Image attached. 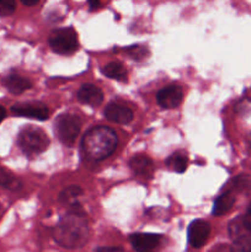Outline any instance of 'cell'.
<instances>
[{"instance_id":"1","label":"cell","mask_w":251,"mask_h":252,"mask_svg":"<svg viewBox=\"0 0 251 252\" xmlns=\"http://www.w3.org/2000/svg\"><path fill=\"white\" fill-rule=\"evenodd\" d=\"M90 235L89 223L78 212L63 217L54 228L53 236L57 244L65 249H80L88 243Z\"/></svg>"},{"instance_id":"2","label":"cell","mask_w":251,"mask_h":252,"mask_svg":"<svg viewBox=\"0 0 251 252\" xmlns=\"http://www.w3.org/2000/svg\"><path fill=\"white\" fill-rule=\"evenodd\" d=\"M81 147L88 159L100 161L115 152L117 147V135L111 128L103 126L91 128L84 135Z\"/></svg>"},{"instance_id":"3","label":"cell","mask_w":251,"mask_h":252,"mask_svg":"<svg viewBox=\"0 0 251 252\" xmlns=\"http://www.w3.org/2000/svg\"><path fill=\"white\" fill-rule=\"evenodd\" d=\"M17 143L26 155H36L43 153L49 145V138L37 127H25L17 137Z\"/></svg>"},{"instance_id":"4","label":"cell","mask_w":251,"mask_h":252,"mask_svg":"<svg viewBox=\"0 0 251 252\" xmlns=\"http://www.w3.org/2000/svg\"><path fill=\"white\" fill-rule=\"evenodd\" d=\"M49 46L58 54H71L79 48L78 34L73 29L54 30L49 36Z\"/></svg>"},{"instance_id":"5","label":"cell","mask_w":251,"mask_h":252,"mask_svg":"<svg viewBox=\"0 0 251 252\" xmlns=\"http://www.w3.org/2000/svg\"><path fill=\"white\" fill-rule=\"evenodd\" d=\"M81 121L75 115H62L57 120L56 132L59 140L65 145H73L80 133Z\"/></svg>"},{"instance_id":"6","label":"cell","mask_w":251,"mask_h":252,"mask_svg":"<svg viewBox=\"0 0 251 252\" xmlns=\"http://www.w3.org/2000/svg\"><path fill=\"white\" fill-rule=\"evenodd\" d=\"M11 112L16 116L44 121L48 118L49 110L41 102H19L11 107Z\"/></svg>"},{"instance_id":"7","label":"cell","mask_w":251,"mask_h":252,"mask_svg":"<svg viewBox=\"0 0 251 252\" xmlns=\"http://www.w3.org/2000/svg\"><path fill=\"white\" fill-rule=\"evenodd\" d=\"M130 243L137 252H157L161 245V236L157 234L137 233L130 235Z\"/></svg>"},{"instance_id":"8","label":"cell","mask_w":251,"mask_h":252,"mask_svg":"<svg viewBox=\"0 0 251 252\" xmlns=\"http://www.w3.org/2000/svg\"><path fill=\"white\" fill-rule=\"evenodd\" d=\"M209 233H211V225L207 221L194 220L188 226V241L191 246L194 249H199L207 243Z\"/></svg>"},{"instance_id":"9","label":"cell","mask_w":251,"mask_h":252,"mask_svg":"<svg viewBox=\"0 0 251 252\" xmlns=\"http://www.w3.org/2000/svg\"><path fill=\"white\" fill-rule=\"evenodd\" d=\"M182 97H184L182 89L177 85L166 86V88L161 89L157 95L159 106H161L162 108H166V110L176 108L181 103Z\"/></svg>"},{"instance_id":"10","label":"cell","mask_w":251,"mask_h":252,"mask_svg":"<svg viewBox=\"0 0 251 252\" xmlns=\"http://www.w3.org/2000/svg\"><path fill=\"white\" fill-rule=\"evenodd\" d=\"M105 117L108 121L120 125H127L133 120V112L127 106L121 105V103L112 102L106 106Z\"/></svg>"},{"instance_id":"11","label":"cell","mask_w":251,"mask_h":252,"mask_svg":"<svg viewBox=\"0 0 251 252\" xmlns=\"http://www.w3.org/2000/svg\"><path fill=\"white\" fill-rule=\"evenodd\" d=\"M78 98L80 102L90 106H98L103 100V94L97 86L93 84H85L80 88L78 93Z\"/></svg>"},{"instance_id":"12","label":"cell","mask_w":251,"mask_h":252,"mask_svg":"<svg viewBox=\"0 0 251 252\" xmlns=\"http://www.w3.org/2000/svg\"><path fill=\"white\" fill-rule=\"evenodd\" d=\"M129 167L132 169V171L134 174H137L138 176L142 177H148L150 176L154 172V166H153V161L147 157V155H135L130 159L129 161Z\"/></svg>"},{"instance_id":"13","label":"cell","mask_w":251,"mask_h":252,"mask_svg":"<svg viewBox=\"0 0 251 252\" xmlns=\"http://www.w3.org/2000/svg\"><path fill=\"white\" fill-rule=\"evenodd\" d=\"M2 84L5 85V88L10 91L14 95H20L24 91L29 90L32 86V83L26 78H22V76L16 75V74H11V75L6 76V78L2 80Z\"/></svg>"},{"instance_id":"14","label":"cell","mask_w":251,"mask_h":252,"mask_svg":"<svg viewBox=\"0 0 251 252\" xmlns=\"http://www.w3.org/2000/svg\"><path fill=\"white\" fill-rule=\"evenodd\" d=\"M235 203V197L233 196L231 193H224L221 196H219L217 198V201L214 202V206H213V216H223L225 214L226 212H229L231 209V207L234 206Z\"/></svg>"},{"instance_id":"15","label":"cell","mask_w":251,"mask_h":252,"mask_svg":"<svg viewBox=\"0 0 251 252\" xmlns=\"http://www.w3.org/2000/svg\"><path fill=\"white\" fill-rule=\"evenodd\" d=\"M102 73L108 78L115 79V80L127 81V70L118 62H112V63H108L107 65L103 66Z\"/></svg>"},{"instance_id":"16","label":"cell","mask_w":251,"mask_h":252,"mask_svg":"<svg viewBox=\"0 0 251 252\" xmlns=\"http://www.w3.org/2000/svg\"><path fill=\"white\" fill-rule=\"evenodd\" d=\"M166 165L170 170L181 174V172L186 171L187 165H188V158L182 153H175L167 158Z\"/></svg>"},{"instance_id":"17","label":"cell","mask_w":251,"mask_h":252,"mask_svg":"<svg viewBox=\"0 0 251 252\" xmlns=\"http://www.w3.org/2000/svg\"><path fill=\"white\" fill-rule=\"evenodd\" d=\"M81 194H83V189H81L80 187H68V189H65L61 194H59V201L63 202V203L65 204H75V202L78 201V198Z\"/></svg>"},{"instance_id":"18","label":"cell","mask_w":251,"mask_h":252,"mask_svg":"<svg viewBox=\"0 0 251 252\" xmlns=\"http://www.w3.org/2000/svg\"><path fill=\"white\" fill-rule=\"evenodd\" d=\"M0 186L4 187V189H19L20 181L14 176V175L10 174L7 170H5L4 167L0 166Z\"/></svg>"},{"instance_id":"19","label":"cell","mask_w":251,"mask_h":252,"mask_svg":"<svg viewBox=\"0 0 251 252\" xmlns=\"http://www.w3.org/2000/svg\"><path fill=\"white\" fill-rule=\"evenodd\" d=\"M231 252H251V236H238L231 246Z\"/></svg>"},{"instance_id":"20","label":"cell","mask_w":251,"mask_h":252,"mask_svg":"<svg viewBox=\"0 0 251 252\" xmlns=\"http://www.w3.org/2000/svg\"><path fill=\"white\" fill-rule=\"evenodd\" d=\"M127 54L134 61H142L148 56V49L143 46H132L126 49Z\"/></svg>"},{"instance_id":"21","label":"cell","mask_w":251,"mask_h":252,"mask_svg":"<svg viewBox=\"0 0 251 252\" xmlns=\"http://www.w3.org/2000/svg\"><path fill=\"white\" fill-rule=\"evenodd\" d=\"M16 9V2L12 0H0V16H9Z\"/></svg>"},{"instance_id":"22","label":"cell","mask_w":251,"mask_h":252,"mask_svg":"<svg viewBox=\"0 0 251 252\" xmlns=\"http://www.w3.org/2000/svg\"><path fill=\"white\" fill-rule=\"evenodd\" d=\"M95 252H125L122 248L113 246V248H98L96 249Z\"/></svg>"},{"instance_id":"23","label":"cell","mask_w":251,"mask_h":252,"mask_svg":"<svg viewBox=\"0 0 251 252\" xmlns=\"http://www.w3.org/2000/svg\"><path fill=\"white\" fill-rule=\"evenodd\" d=\"M5 117H6V110H5L4 106L0 105V123L2 122V120H4Z\"/></svg>"},{"instance_id":"24","label":"cell","mask_w":251,"mask_h":252,"mask_svg":"<svg viewBox=\"0 0 251 252\" xmlns=\"http://www.w3.org/2000/svg\"><path fill=\"white\" fill-rule=\"evenodd\" d=\"M22 4L26 5V6H33V5L38 4V0H34V1H27V0H22Z\"/></svg>"},{"instance_id":"25","label":"cell","mask_w":251,"mask_h":252,"mask_svg":"<svg viewBox=\"0 0 251 252\" xmlns=\"http://www.w3.org/2000/svg\"><path fill=\"white\" fill-rule=\"evenodd\" d=\"M89 5H90L91 10H94V9H96V7L100 6L101 2L100 1H89Z\"/></svg>"},{"instance_id":"26","label":"cell","mask_w":251,"mask_h":252,"mask_svg":"<svg viewBox=\"0 0 251 252\" xmlns=\"http://www.w3.org/2000/svg\"><path fill=\"white\" fill-rule=\"evenodd\" d=\"M248 213L251 214V204H250V207H249V212H248Z\"/></svg>"},{"instance_id":"27","label":"cell","mask_w":251,"mask_h":252,"mask_svg":"<svg viewBox=\"0 0 251 252\" xmlns=\"http://www.w3.org/2000/svg\"><path fill=\"white\" fill-rule=\"evenodd\" d=\"M250 143H251V135H250Z\"/></svg>"}]
</instances>
